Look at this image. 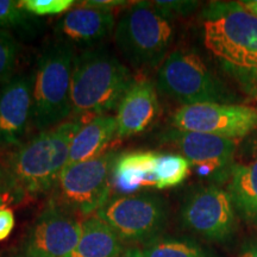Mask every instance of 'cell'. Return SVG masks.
Listing matches in <instances>:
<instances>
[{"label":"cell","mask_w":257,"mask_h":257,"mask_svg":"<svg viewBox=\"0 0 257 257\" xmlns=\"http://www.w3.org/2000/svg\"><path fill=\"white\" fill-rule=\"evenodd\" d=\"M85 124L68 120L19 146L9 160L10 184L23 194H41L54 188L67 165L74 136Z\"/></svg>","instance_id":"6da1fadb"},{"label":"cell","mask_w":257,"mask_h":257,"mask_svg":"<svg viewBox=\"0 0 257 257\" xmlns=\"http://www.w3.org/2000/svg\"><path fill=\"white\" fill-rule=\"evenodd\" d=\"M115 159L113 153L107 152L96 159L64 167L54 186V202L83 216L98 212L110 199Z\"/></svg>","instance_id":"52a82bcc"},{"label":"cell","mask_w":257,"mask_h":257,"mask_svg":"<svg viewBox=\"0 0 257 257\" xmlns=\"http://www.w3.org/2000/svg\"><path fill=\"white\" fill-rule=\"evenodd\" d=\"M32 120V78L16 76L0 88V146H21Z\"/></svg>","instance_id":"4fadbf2b"},{"label":"cell","mask_w":257,"mask_h":257,"mask_svg":"<svg viewBox=\"0 0 257 257\" xmlns=\"http://www.w3.org/2000/svg\"><path fill=\"white\" fill-rule=\"evenodd\" d=\"M15 227V214L10 208L0 210V240H4L10 236Z\"/></svg>","instance_id":"4316f807"},{"label":"cell","mask_w":257,"mask_h":257,"mask_svg":"<svg viewBox=\"0 0 257 257\" xmlns=\"http://www.w3.org/2000/svg\"><path fill=\"white\" fill-rule=\"evenodd\" d=\"M237 257H257V236L243 244Z\"/></svg>","instance_id":"f1b7e54d"},{"label":"cell","mask_w":257,"mask_h":257,"mask_svg":"<svg viewBox=\"0 0 257 257\" xmlns=\"http://www.w3.org/2000/svg\"><path fill=\"white\" fill-rule=\"evenodd\" d=\"M239 3L244 9L248 10L250 14L255 15L257 17V0H243Z\"/></svg>","instance_id":"4dcf8cb0"},{"label":"cell","mask_w":257,"mask_h":257,"mask_svg":"<svg viewBox=\"0 0 257 257\" xmlns=\"http://www.w3.org/2000/svg\"><path fill=\"white\" fill-rule=\"evenodd\" d=\"M163 140L173 144L188 160L199 176L216 184L229 181L236 163V140L178 128L168 131Z\"/></svg>","instance_id":"8fae6325"},{"label":"cell","mask_w":257,"mask_h":257,"mask_svg":"<svg viewBox=\"0 0 257 257\" xmlns=\"http://www.w3.org/2000/svg\"><path fill=\"white\" fill-rule=\"evenodd\" d=\"M113 137H117V119L114 115L102 114L86 121L70 143L66 167L102 155Z\"/></svg>","instance_id":"e0dca14e"},{"label":"cell","mask_w":257,"mask_h":257,"mask_svg":"<svg viewBox=\"0 0 257 257\" xmlns=\"http://www.w3.org/2000/svg\"><path fill=\"white\" fill-rule=\"evenodd\" d=\"M123 243L110 225L95 214L81 221L79 242L66 257H119Z\"/></svg>","instance_id":"ac0fdd59"},{"label":"cell","mask_w":257,"mask_h":257,"mask_svg":"<svg viewBox=\"0 0 257 257\" xmlns=\"http://www.w3.org/2000/svg\"><path fill=\"white\" fill-rule=\"evenodd\" d=\"M11 257H25V256H11Z\"/></svg>","instance_id":"836d02e7"},{"label":"cell","mask_w":257,"mask_h":257,"mask_svg":"<svg viewBox=\"0 0 257 257\" xmlns=\"http://www.w3.org/2000/svg\"><path fill=\"white\" fill-rule=\"evenodd\" d=\"M160 91L185 105L229 104L232 95L195 51L176 49L163 61L157 76Z\"/></svg>","instance_id":"8992f818"},{"label":"cell","mask_w":257,"mask_h":257,"mask_svg":"<svg viewBox=\"0 0 257 257\" xmlns=\"http://www.w3.org/2000/svg\"><path fill=\"white\" fill-rule=\"evenodd\" d=\"M131 74L106 51H83L76 56L72 75V113L82 118L108 114L133 85Z\"/></svg>","instance_id":"7a4b0ae2"},{"label":"cell","mask_w":257,"mask_h":257,"mask_svg":"<svg viewBox=\"0 0 257 257\" xmlns=\"http://www.w3.org/2000/svg\"><path fill=\"white\" fill-rule=\"evenodd\" d=\"M19 55V44L9 31L0 29V85L12 79Z\"/></svg>","instance_id":"7402d4cb"},{"label":"cell","mask_w":257,"mask_h":257,"mask_svg":"<svg viewBox=\"0 0 257 257\" xmlns=\"http://www.w3.org/2000/svg\"><path fill=\"white\" fill-rule=\"evenodd\" d=\"M237 214L249 224H257V155L246 163H234L227 181Z\"/></svg>","instance_id":"d6986e66"},{"label":"cell","mask_w":257,"mask_h":257,"mask_svg":"<svg viewBox=\"0 0 257 257\" xmlns=\"http://www.w3.org/2000/svg\"><path fill=\"white\" fill-rule=\"evenodd\" d=\"M159 153L131 152L114 161L112 181L123 194H133L141 188H156Z\"/></svg>","instance_id":"2e32d148"},{"label":"cell","mask_w":257,"mask_h":257,"mask_svg":"<svg viewBox=\"0 0 257 257\" xmlns=\"http://www.w3.org/2000/svg\"><path fill=\"white\" fill-rule=\"evenodd\" d=\"M96 216L110 225L123 242L144 245L163 232L168 211L162 198L149 193H133L110 198Z\"/></svg>","instance_id":"ba28073f"},{"label":"cell","mask_w":257,"mask_h":257,"mask_svg":"<svg viewBox=\"0 0 257 257\" xmlns=\"http://www.w3.org/2000/svg\"><path fill=\"white\" fill-rule=\"evenodd\" d=\"M154 8L161 16L167 19H172L178 16H187L192 14L199 6V2L189 0H170V2H152Z\"/></svg>","instance_id":"d4e9b609"},{"label":"cell","mask_w":257,"mask_h":257,"mask_svg":"<svg viewBox=\"0 0 257 257\" xmlns=\"http://www.w3.org/2000/svg\"><path fill=\"white\" fill-rule=\"evenodd\" d=\"M172 124L181 131L236 140L257 130V107L218 102L185 105L173 114Z\"/></svg>","instance_id":"30bf717a"},{"label":"cell","mask_w":257,"mask_h":257,"mask_svg":"<svg viewBox=\"0 0 257 257\" xmlns=\"http://www.w3.org/2000/svg\"><path fill=\"white\" fill-rule=\"evenodd\" d=\"M124 4H127V3L121 2V0H87V2L81 3V5L89 6V8L108 10V11H112L114 8H119V6H123Z\"/></svg>","instance_id":"83f0119b"},{"label":"cell","mask_w":257,"mask_h":257,"mask_svg":"<svg viewBox=\"0 0 257 257\" xmlns=\"http://www.w3.org/2000/svg\"><path fill=\"white\" fill-rule=\"evenodd\" d=\"M2 180H3V173H2V170H0V189H2Z\"/></svg>","instance_id":"d6a6232c"},{"label":"cell","mask_w":257,"mask_h":257,"mask_svg":"<svg viewBox=\"0 0 257 257\" xmlns=\"http://www.w3.org/2000/svg\"><path fill=\"white\" fill-rule=\"evenodd\" d=\"M159 112L155 85L146 79L134 81L117 107V137H130L147 131L156 120Z\"/></svg>","instance_id":"5bb4252c"},{"label":"cell","mask_w":257,"mask_h":257,"mask_svg":"<svg viewBox=\"0 0 257 257\" xmlns=\"http://www.w3.org/2000/svg\"><path fill=\"white\" fill-rule=\"evenodd\" d=\"M119 257H144V255L142 249L137 248V246H130V248L125 249Z\"/></svg>","instance_id":"f546056e"},{"label":"cell","mask_w":257,"mask_h":257,"mask_svg":"<svg viewBox=\"0 0 257 257\" xmlns=\"http://www.w3.org/2000/svg\"><path fill=\"white\" fill-rule=\"evenodd\" d=\"M186 229L212 242H227L237 229V212L227 189L199 188L186 198L181 208Z\"/></svg>","instance_id":"9c48e42d"},{"label":"cell","mask_w":257,"mask_h":257,"mask_svg":"<svg viewBox=\"0 0 257 257\" xmlns=\"http://www.w3.org/2000/svg\"><path fill=\"white\" fill-rule=\"evenodd\" d=\"M114 25L112 11L81 5L67 12L57 23L56 30L72 42L92 43L107 37Z\"/></svg>","instance_id":"9a60e30c"},{"label":"cell","mask_w":257,"mask_h":257,"mask_svg":"<svg viewBox=\"0 0 257 257\" xmlns=\"http://www.w3.org/2000/svg\"><path fill=\"white\" fill-rule=\"evenodd\" d=\"M142 251L144 257H211L195 240L162 234L144 244Z\"/></svg>","instance_id":"ffe728a7"},{"label":"cell","mask_w":257,"mask_h":257,"mask_svg":"<svg viewBox=\"0 0 257 257\" xmlns=\"http://www.w3.org/2000/svg\"><path fill=\"white\" fill-rule=\"evenodd\" d=\"M191 163L178 154H159L156 188L175 187L185 181L191 173Z\"/></svg>","instance_id":"44dd1931"},{"label":"cell","mask_w":257,"mask_h":257,"mask_svg":"<svg viewBox=\"0 0 257 257\" xmlns=\"http://www.w3.org/2000/svg\"><path fill=\"white\" fill-rule=\"evenodd\" d=\"M81 234V221L60 205L51 202L38 216L25 237V257H66Z\"/></svg>","instance_id":"7c38bea8"},{"label":"cell","mask_w":257,"mask_h":257,"mask_svg":"<svg viewBox=\"0 0 257 257\" xmlns=\"http://www.w3.org/2000/svg\"><path fill=\"white\" fill-rule=\"evenodd\" d=\"M226 72L236 80L246 94L251 96L253 100L257 101V69L252 70H237L231 68H225Z\"/></svg>","instance_id":"484cf974"},{"label":"cell","mask_w":257,"mask_h":257,"mask_svg":"<svg viewBox=\"0 0 257 257\" xmlns=\"http://www.w3.org/2000/svg\"><path fill=\"white\" fill-rule=\"evenodd\" d=\"M30 14L14 0H0V29L30 28Z\"/></svg>","instance_id":"603a6c76"},{"label":"cell","mask_w":257,"mask_h":257,"mask_svg":"<svg viewBox=\"0 0 257 257\" xmlns=\"http://www.w3.org/2000/svg\"><path fill=\"white\" fill-rule=\"evenodd\" d=\"M174 31L152 2L131 5L115 25L114 41L125 59L136 67H155L166 57Z\"/></svg>","instance_id":"5b68a950"},{"label":"cell","mask_w":257,"mask_h":257,"mask_svg":"<svg viewBox=\"0 0 257 257\" xmlns=\"http://www.w3.org/2000/svg\"><path fill=\"white\" fill-rule=\"evenodd\" d=\"M204 44L224 68L257 69V17L234 2H213L202 12Z\"/></svg>","instance_id":"3957f363"},{"label":"cell","mask_w":257,"mask_h":257,"mask_svg":"<svg viewBox=\"0 0 257 257\" xmlns=\"http://www.w3.org/2000/svg\"><path fill=\"white\" fill-rule=\"evenodd\" d=\"M6 204V197L5 194H3V193H0V210L2 208H4V205Z\"/></svg>","instance_id":"1f68e13d"},{"label":"cell","mask_w":257,"mask_h":257,"mask_svg":"<svg viewBox=\"0 0 257 257\" xmlns=\"http://www.w3.org/2000/svg\"><path fill=\"white\" fill-rule=\"evenodd\" d=\"M75 53L72 44L54 43L42 54L32 76V121L44 131L72 114V75Z\"/></svg>","instance_id":"277c9868"},{"label":"cell","mask_w":257,"mask_h":257,"mask_svg":"<svg viewBox=\"0 0 257 257\" xmlns=\"http://www.w3.org/2000/svg\"><path fill=\"white\" fill-rule=\"evenodd\" d=\"M19 6L35 16H56L66 12L75 4L73 0H22Z\"/></svg>","instance_id":"cb8c5ba5"}]
</instances>
